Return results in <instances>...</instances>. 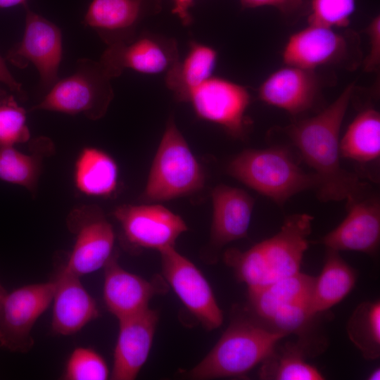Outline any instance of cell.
<instances>
[{
    "label": "cell",
    "instance_id": "d6a6232c",
    "mask_svg": "<svg viewBox=\"0 0 380 380\" xmlns=\"http://www.w3.org/2000/svg\"><path fill=\"white\" fill-rule=\"evenodd\" d=\"M313 317L309 312V303L295 302L279 307L263 322L287 335L300 336Z\"/></svg>",
    "mask_w": 380,
    "mask_h": 380
},
{
    "label": "cell",
    "instance_id": "3957f363",
    "mask_svg": "<svg viewBox=\"0 0 380 380\" xmlns=\"http://www.w3.org/2000/svg\"><path fill=\"white\" fill-rule=\"evenodd\" d=\"M286 336L248 310V315L232 319L215 346L188 376L194 379L244 376Z\"/></svg>",
    "mask_w": 380,
    "mask_h": 380
},
{
    "label": "cell",
    "instance_id": "30bf717a",
    "mask_svg": "<svg viewBox=\"0 0 380 380\" xmlns=\"http://www.w3.org/2000/svg\"><path fill=\"white\" fill-rule=\"evenodd\" d=\"M159 253L163 276L185 308L207 330L219 328L223 314L203 273L175 246Z\"/></svg>",
    "mask_w": 380,
    "mask_h": 380
},
{
    "label": "cell",
    "instance_id": "60d3db41",
    "mask_svg": "<svg viewBox=\"0 0 380 380\" xmlns=\"http://www.w3.org/2000/svg\"><path fill=\"white\" fill-rule=\"evenodd\" d=\"M4 90V89H1V88L0 87V94L2 93V91H3Z\"/></svg>",
    "mask_w": 380,
    "mask_h": 380
},
{
    "label": "cell",
    "instance_id": "ba28073f",
    "mask_svg": "<svg viewBox=\"0 0 380 380\" xmlns=\"http://www.w3.org/2000/svg\"><path fill=\"white\" fill-rule=\"evenodd\" d=\"M52 281L25 285L4 296L0 303V347L26 353L33 345L32 331L52 302Z\"/></svg>",
    "mask_w": 380,
    "mask_h": 380
},
{
    "label": "cell",
    "instance_id": "4dcf8cb0",
    "mask_svg": "<svg viewBox=\"0 0 380 380\" xmlns=\"http://www.w3.org/2000/svg\"><path fill=\"white\" fill-rule=\"evenodd\" d=\"M110 372L103 357L92 348L78 347L69 356L62 376L65 380H106Z\"/></svg>",
    "mask_w": 380,
    "mask_h": 380
},
{
    "label": "cell",
    "instance_id": "836d02e7",
    "mask_svg": "<svg viewBox=\"0 0 380 380\" xmlns=\"http://www.w3.org/2000/svg\"><path fill=\"white\" fill-rule=\"evenodd\" d=\"M369 39V51L364 63L365 70H377L380 64V18L379 15L372 19L367 28Z\"/></svg>",
    "mask_w": 380,
    "mask_h": 380
},
{
    "label": "cell",
    "instance_id": "d6986e66",
    "mask_svg": "<svg viewBox=\"0 0 380 380\" xmlns=\"http://www.w3.org/2000/svg\"><path fill=\"white\" fill-rule=\"evenodd\" d=\"M51 328L61 336L75 334L99 316L94 298L80 281V277L63 266L53 280Z\"/></svg>",
    "mask_w": 380,
    "mask_h": 380
},
{
    "label": "cell",
    "instance_id": "52a82bcc",
    "mask_svg": "<svg viewBox=\"0 0 380 380\" xmlns=\"http://www.w3.org/2000/svg\"><path fill=\"white\" fill-rule=\"evenodd\" d=\"M66 225L75 241L63 267L80 277L103 267L113 254L115 234L102 209L77 206L68 215Z\"/></svg>",
    "mask_w": 380,
    "mask_h": 380
},
{
    "label": "cell",
    "instance_id": "ab89813d",
    "mask_svg": "<svg viewBox=\"0 0 380 380\" xmlns=\"http://www.w3.org/2000/svg\"><path fill=\"white\" fill-rule=\"evenodd\" d=\"M6 293V289L4 288V286L0 284V303L4 297V296L5 295V293Z\"/></svg>",
    "mask_w": 380,
    "mask_h": 380
},
{
    "label": "cell",
    "instance_id": "d590c367",
    "mask_svg": "<svg viewBox=\"0 0 380 380\" xmlns=\"http://www.w3.org/2000/svg\"><path fill=\"white\" fill-rule=\"evenodd\" d=\"M0 82L4 84L11 91L20 99H26L22 84L18 82L8 70L5 60L0 56Z\"/></svg>",
    "mask_w": 380,
    "mask_h": 380
},
{
    "label": "cell",
    "instance_id": "8fae6325",
    "mask_svg": "<svg viewBox=\"0 0 380 380\" xmlns=\"http://www.w3.org/2000/svg\"><path fill=\"white\" fill-rule=\"evenodd\" d=\"M251 96L241 84L211 77L189 94V102L201 119L222 127L236 139L246 137L249 121L246 115Z\"/></svg>",
    "mask_w": 380,
    "mask_h": 380
},
{
    "label": "cell",
    "instance_id": "8992f818",
    "mask_svg": "<svg viewBox=\"0 0 380 380\" xmlns=\"http://www.w3.org/2000/svg\"><path fill=\"white\" fill-rule=\"evenodd\" d=\"M111 80L99 61L80 58L75 72L58 80L31 110L83 114L96 120L104 116L113 100Z\"/></svg>",
    "mask_w": 380,
    "mask_h": 380
},
{
    "label": "cell",
    "instance_id": "cb8c5ba5",
    "mask_svg": "<svg viewBox=\"0 0 380 380\" xmlns=\"http://www.w3.org/2000/svg\"><path fill=\"white\" fill-rule=\"evenodd\" d=\"M356 280L355 271L338 251L327 249L322 272L315 278L309 303L310 315L315 317L341 302L354 288Z\"/></svg>",
    "mask_w": 380,
    "mask_h": 380
},
{
    "label": "cell",
    "instance_id": "5bb4252c",
    "mask_svg": "<svg viewBox=\"0 0 380 380\" xmlns=\"http://www.w3.org/2000/svg\"><path fill=\"white\" fill-rule=\"evenodd\" d=\"M159 315L149 308L119 319V331L110 377L113 380L137 378L149 355Z\"/></svg>",
    "mask_w": 380,
    "mask_h": 380
},
{
    "label": "cell",
    "instance_id": "7402d4cb",
    "mask_svg": "<svg viewBox=\"0 0 380 380\" xmlns=\"http://www.w3.org/2000/svg\"><path fill=\"white\" fill-rule=\"evenodd\" d=\"M119 170L114 158L92 146L83 148L75 162L73 181L81 194L91 197L111 196L118 186Z\"/></svg>",
    "mask_w": 380,
    "mask_h": 380
},
{
    "label": "cell",
    "instance_id": "e0dca14e",
    "mask_svg": "<svg viewBox=\"0 0 380 380\" xmlns=\"http://www.w3.org/2000/svg\"><path fill=\"white\" fill-rule=\"evenodd\" d=\"M159 8V0H92L82 23L108 45L134 37L139 22Z\"/></svg>",
    "mask_w": 380,
    "mask_h": 380
},
{
    "label": "cell",
    "instance_id": "9a60e30c",
    "mask_svg": "<svg viewBox=\"0 0 380 380\" xmlns=\"http://www.w3.org/2000/svg\"><path fill=\"white\" fill-rule=\"evenodd\" d=\"M353 49L347 37L334 28L309 24L289 37L282 58L287 65L315 70L346 61Z\"/></svg>",
    "mask_w": 380,
    "mask_h": 380
},
{
    "label": "cell",
    "instance_id": "8d00e7d4",
    "mask_svg": "<svg viewBox=\"0 0 380 380\" xmlns=\"http://www.w3.org/2000/svg\"><path fill=\"white\" fill-rule=\"evenodd\" d=\"M194 0H173L174 6L172 13L176 15L184 25H188L191 22L189 8L193 5Z\"/></svg>",
    "mask_w": 380,
    "mask_h": 380
},
{
    "label": "cell",
    "instance_id": "4fadbf2b",
    "mask_svg": "<svg viewBox=\"0 0 380 380\" xmlns=\"http://www.w3.org/2000/svg\"><path fill=\"white\" fill-rule=\"evenodd\" d=\"M179 61L177 42L173 39L142 34L108 44L99 61L113 79L125 69L166 75Z\"/></svg>",
    "mask_w": 380,
    "mask_h": 380
},
{
    "label": "cell",
    "instance_id": "5b68a950",
    "mask_svg": "<svg viewBox=\"0 0 380 380\" xmlns=\"http://www.w3.org/2000/svg\"><path fill=\"white\" fill-rule=\"evenodd\" d=\"M205 178L201 164L170 117L141 198L158 202L191 195L203 189Z\"/></svg>",
    "mask_w": 380,
    "mask_h": 380
},
{
    "label": "cell",
    "instance_id": "74e56055",
    "mask_svg": "<svg viewBox=\"0 0 380 380\" xmlns=\"http://www.w3.org/2000/svg\"><path fill=\"white\" fill-rule=\"evenodd\" d=\"M27 0H0V9L10 8L15 6L27 5Z\"/></svg>",
    "mask_w": 380,
    "mask_h": 380
},
{
    "label": "cell",
    "instance_id": "6da1fadb",
    "mask_svg": "<svg viewBox=\"0 0 380 380\" xmlns=\"http://www.w3.org/2000/svg\"><path fill=\"white\" fill-rule=\"evenodd\" d=\"M354 89L348 85L338 98L319 114L289 126V137L317 176V194L322 201L364 198L367 185L340 163L339 134Z\"/></svg>",
    "mask_w": 380,
    "mask_h": 380
},
{
    "label": "cell",
    "instance_id": "2e32d148",
    "mask_svg": "<svg viewBox=\"0 0 380 380\" xmlns=\"http://www.w3.org/2000/svg\"><path fill=\"white\" fill-rule=\"evenodd\" d=\"M103 268V300L118 320L148 308L151 299L166 290L163 281L158 277L150 281L125 270L115 253Z\"/></svg>",
    "mask_w": 380,
    "mask_h": 380
},
{
    "label": "cell",
    "instance_id": "f546056e",
    "mask_svg": "<svg viewBox=\"0 0 380 380\" xmlns=\"http://www.w3.org/2000/svg\"><path fill=\"white\" fill-rule=\"evenodd\" d=\"M30 140L26 111L4 89L0 94V147L15 146Z\"/></svg>",
    "mask_w": 380,
    "mask_h": 380
},
{
    "label": "cell",
    "instance_id": "9c48e42d",
    "mask_svg": "<svg viewBox=\"0 0 380 380\" xmlns=\"http://www.w3.org/2000/svg\"><path fill=\"white\" fill-rule=\"evenodd\" d=\"M25 30L20 42L7 53L6 59L18 68L32 64L39 75L41 87L49 90L58 80L62 58V34L51 21L34 12L27 5Z\"/></svg>",
    "mask_w": 380,
    "mask_h": 380
},
{
    "label": "cell",
    "instance_id": "83f0119b",
    "mask_svg": "<svg viewBox=\"0 0 380 380\" xmlns=\"http://www.w3.org/2000/svg\"><path fill=\"white\" fill-rule=\"evenodd\" d=\"M304 342L286 343L274 348L261 363L259 376L271 380H322L323 374L305 360Z\"/></svg>",
    "mask_w": 380,
    "mask_h": 380
},
{
    "label": "cell",
    "instance_id": "44dd1931",
    "mask_svg": "<svg viewBox=\"0 0 380 380\" xmlns=\"http://www.w3.org/2000/svg\"><path fill=\"white\" fill-rule=\"evenodd\" d=\"M211 197L213 246L220 249L232 241L246 237L251 220L253 198L241 189L222 184L213 189Z\"/></svg>",
    "mask_w": 380,
    "mask_h": 380
},
{
    "label": "cell",
    "instance_id": "d4e9b609",
    "mask_svg": "<svg viewBox=\"0 0 380 380\" xmlns=\"http://www.w3.org/2000/svg\"><path fill=\"white\" fill-rule=\"evenodd\" d=\"M31 145L30 153L15 146L0 147V180L20 186L35 196L43 158L52 152L53 146L46 137L35 139Z\"/></svg>",
    "mask_w": 380,
    "mask_h": 380
},
{
    "label": "cell",
    "instance_id": "ffe728a7",
    "mask_svg": "<svg viewBox=\"0 0 380 380\" xmlns=\"http://www.w3.org/2000/svg\"><path fill=\"white\" fill-rule=\"evenodd\" d=\"M272 73L261 84L258 96L265 103L297 115L310 109L319 91L312 70L287 65Z\"/></svg>",
    "mask_w": 380,
    "mask_h": 380
},
{
    "label": "cell",
    "instance_id": "ac0fdd59",
    "mask_svg": "<svg viewBox=\"0 0 380 380\" xmlns=\"http://www.w3.org/2000/svg\"><path fill=\"white\" fill-rule=\"evenodd\" d=\"M343 222L317 243L336 251H355L372 255L380 241V205L376 198L356 200L348 204Z\"/></svg>",
    "mask_w": 380,
    "mask_h": 380
},
{
    "label": "cell",
    "instance_id": "e575fe53",
    "mask_svg": "<svg viewBox=\"0 0 380 380\" xmlns=\"http://www.w3.org/2000/svg\"><path fill=\"white\" fill-rule=\"evenodd\" d=\"M243 8L272 6L288 16L300 13L305 7L304 0H240Z\"/></svg>",
    "mask_w": 380,
    "mask_h": 380
},
{
    "label": "cell",
    "instance_id": "484cf974",
    "mask_svg": "<svg viewBox=\"0 0 380 380\" xmlns=\"http://www.w3.org/2000/svg\"><path fill=\"white\" fill-rule=\"evenodd\" d=\"M217 58L212 47L196 42L182 61L179 62L165 75L167 87L179 101H187L193 90L213 77Z\"/></svg>",
    "mask_w": 380,
    "mask_h": 380
},
{
    "label": "cell",
    "instance_id": "1f68e13d",
    "mask_svg": "<svg viewBox=\"0 0 380 380\" xmlns=\"http://www.w3.org/2000/svg\"><path fill=\"white\" fill-rule=\"evenodd\" d=\"M355 10V0H312L310 25L343 27L349 24Z\"/></svg>",
    "mask_w": 380,
    "mask_h": 380
},
{
    "label": "cell",
    "instance_id": "277c9868",
    "mask_svg": "<svg viewBox=\"0 0 380 380\" xmlns=\"http://www.w3.org/2000/svg\"><path fill=\"white\" fill-rule=\"evenodd\" d=\"M227 172L258 193L283 205L295 194L317 190V176L305 172L284 148L245 150L235 156Z\"/></svg>",
    "mask_w": 380,
    "mask_h": 380
},
{
    "label": "cell",
    "instance_id": "f35d334b",
    "mask_svg": "<svg viewBox=\"0 0 380 380\" xmlns=\"http://www.w3.org/2000/svg\"><path fill=\"white\" fill-rule=\"evenodd\" d=\"M367 379L369 380H379L380 379V369L376 368L373 370L369 375L368 376Z\"/></svg>",
    "mask_w": 380,
    "mask_h": 380
},
{
    "label": "cell",
    "instance_id": "603a6c76",
    "mask_svg": "<svg viewBox=\"0 0 380 380\" xmlns=\"http://www.w3.org/2000/svg\"><path fill=\"white\" fill-rule=\"evenodd\" d=\"M315 278L299 272L265 286L249 289L248 310L265 322L284 305L295 302L310 303Z\"/></svg>",
    "mask_w": 380,
    "mask_h": 380
},
{
    "label": "cell",
    "instance_id": "4316f807",
    "mask_svg": "<svg viewBox=\"0 0 380 380\" xmlns=\"http://www.w3.org/2000/svg\"><path fill=\"white\" fill-rule=\"evenodd\" d=\"M340 155L358 163L380 156V115L372 108L361 111L348 126L339 144Z\"/></svg>",
    "mask_w": 380,
    "mask_h": 380
},
{
    "label": "cell",
    "instance_id": "f1b7e54d",
    "mask_svg": "<svg viewBox=\"0 0 380 380\" xmlns=\"http://www.w3.org/2000/svg\"><path fill=\"white\" fill-rule=\"evenodd\" d=\"M346 331L349 339L368 360L380 356V302L365 301L350 317Z\"/></svg>",
    "mask_w": 380,
    "mask_h": 380
},
{
    "label": "cell",
    "instance_id": "7a4b0ae2",
    "mask_svg": "<svg viewBox=\"0 0 380 380\" xmlns=\"http://www.w3.org/2000/svg\"><path fill=\"white\" fill-rule=\"evenodd\" d=\"M312 220L308 214L291 215L276 234L244 251L228 249L224 260L248 290L293 275L300 272L308 248Z\"/></svg>",
    "mask_w": 380,
    "mask_h": 380
},
{
    "label": "cell",
    "instance_id": "7c38bea8",
    "mask_svg": "<svg viewBox=\"0 0 380 380\" xmlns=\"http://www.w3.org/2000/svg\"><path fill=\"white\" fill-rule=\"evenodd\" d=\"M113 216L122 235L132 247L157 250L174 247L188 227L178 215L160 204H125L115 208Z\"/></svg>",
    "mask_w": 380,
    "mask_h": 380
}]
</instances>
